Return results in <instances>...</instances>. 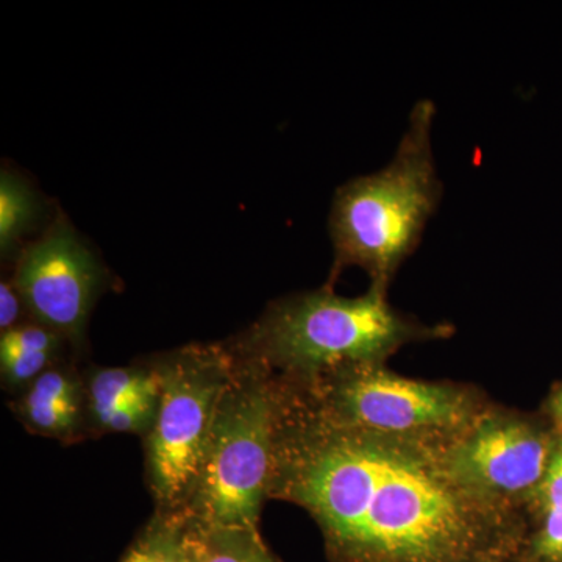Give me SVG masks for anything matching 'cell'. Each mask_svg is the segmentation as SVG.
<instances>
[{
	"mask_svg": "<svg viewBox=\"0 0 562 562\" xmlns=\"http://www.w3.org/2000/svg\"><path fill=\"white\" fill-rule=\"evenodd\" d=\"M24 306L25 303L13 281H2L0 284V328H2V333L18 327V321H20Z\"/></svg>",
	"mask_w": 562,
	"mask_h": 562,
	"instance_id": "ac0fdd59",
	"label": "cell"
},
{
	"mask_svg": "<svg viewBox=\"0 0 562 562\" xmlns=\"http://www.w3.org/2000/svg\"><path fill=\"white\" fill-rule=\"evenodd\" d=\"M160 391L161 380L157 368L98 369L87 382L88 414L92 417L121 403L160 395Z\"/></svg>",
	"mask_w": 562,
	"mask_h": 562,
	"instance_id": "8fae6325",
	"label": "cell"
},
{
	"mask_svg": "<svg viewBox=\"0 0 562 562\" xmlns=\"http://www.w3.org/2000/svg\"><path fill=\"white\" fill-rule=\"evenodd\" d=\"M250 358L235 371L214 416L198 483L183 514L213 527L258 530L271 486L277 380Z\"/></svg>",
	"mask_w": 562,
	"mask_h": 562,
	"instance_id": "277c9868",
	"label": "cell"
},
{
	"mask_svg": "<svg viewBox=\"0 0 562 562\" xmlns=\"http://www.w3.org/2000/svg\"><path fill=\"white\" fill-rule=\"evenodd\" d=\"M450 460L465 483L508 503L535 494L549 469L554 443L531 422L484 413L450 442Z\"/></svg>",
	"mask_w": 562,
	"mask_h": 562,
	"instance_id": "52a82bcc",
	"label": "cell"
},
{
	"mask_svg": "<svg viewBox=\"0 0 562 562\" xmlns=\"http://www.w3.org/2000/svg\"><path fill=\"white\" fill-rule=\"evenodd\" d=\"M120 562H190L183 514H155Z\"/></svg>",
	"mask_w": 562,
	"mask_h": 562,
	"instance_id": "7c38bea8",
	"label": "cell"
},
{
	"mask_svg": "<svg viewBox=\"0 0 562 562\" xmlns=\"http://www.w3.org/2000/svg\"><path fill=\"white\" fill-rule=\"evenodd\" d=\"M552 414L557 424L562 428V390L553 397Z\"/></svg>",
	"mask_w": 562,
	"mask_h": 562,
	"instance_id": "d6986e66",
	"label": "cell"
},
{
	"mask_svg": "<svg viewBox=\"0 0 562 562\" xmlns=\"http://www.w3.org/2000/svg\"><path fill=\"white\" fill-rule=\"evenodd\" d=\"M542 522L536 539L539 557L550 562H562V492L539 495Z\"/></svg>",
	"mask_w": 562,
	"mask_h": 562,
	"instance_id": "2e32d148",
	"label": "cell"
},
{
	"mask_svg": "<svg viewBox=\"0 0 562 562\" xmlns=\"http://www.w3.org/2000/svg\"><path fill=\"white\" fill-rule=\"evenodd\" d=\"M58 353L35 351V353H0L3 383L10 390L24 391L44 372L57 364Z\"/></svg>",
	"mask_w": 562,
	"mask_h": 562,
	"instance_id": "9a60e30c",
	"label": "cell"
},
{
	"mask_svg": "<svg viewBox=\"0 0 562 562\" xmlns=\"http://www.w3.org/2000/svg\"><path fill=\"white\" fill-rule=\"evenodd\" d=\"M435 116V103L417 102L392 160L336 192L330 220L335 271L357 266L369 273L372 286L386 291L420 246L443 191L432 154Z\"/></svg>",
	"mask_w": 562,
	"mask_h": 562,
	"instance_id": "7a4b0ae2",
	"label": "cell"
},
{
	"mask_svg": "<svg viewBox=\"0 0 562 562\" xmlns=\"http://www.w3.org/2000/svg\"><path fill=\"white\" fill-rule=\"evenodd\" d=\"M14 409L29 431L76 441L88 412L87 383L72 369L55 364L22 391Z\"/></svg>",
	"mask_w": 562,
	"mask_h": 562,
	"instance_id": "9c48e42d",
	"label": "cell"
},
{
	"mask_svg": "<svg viewBox=\"0 0 562 562\" xmlns=\"http://www.w3.org/2000/svg\"><path fill=\"white\" fill-rule=\"evenodd\" d=\"M101 280L91 251L61 224L29 249L13 283L38 324L63 338L79 339Z\"/></svg>",
	"mask_w": 562,
	"mask_h": 562,
	"instance_id": "ba28073f",
	"label": "cell"
},
{
	"mask_svg": "<svg viewBox=\"0 0 562 562\" xmlns=\"http://www.w3.org/2000/svg\"><path fill=\"white\" fill-rule=\"evenodd\" d=\"M36 203L24 181L11 173L0 177V249L11 250L22 233L31 227Z\"/></svg>",
	"mask_w": 562,
	"mask_h": 562,
	"instance_id": "4fadbf2b",
	"label": "cell"
},
{
	"mask_svg": "<svg viewBox=\"0 0 562 562\" xmlns=\"http://www.w3.org/2000/svg\"><path fill=\"white\" fill-rule=\"evenodd\" d=\"M235 366L217 347H188L155 366L161 391L147 438V476L158 512H183L190 501Z\"/></svg>",
	"mask_w": 562,
	"mask_h": 562,
	"instance_id": "5b68a950",
	"label": "cell"
},
{
	"mask_svg": "<svg viewBox=\"0 0 562 562\" xmlns=\"http://www.w3.org/2000/svg\"><path fill=\"white\" fill-rule=\"evenodd\" d=\"M299 383L338 419L382 435L454 439L486 413L462 387L405 379L383 364Z\"/></svg>",
	"mask_w": 562,
	"mask_h": 562,
	"instance_id": "8992f818",
	"label": "cell"
},
{
	"mask_svg": "<svg viewBox=\"0 0 562 562\" xmlns=\"http://www.w3.org/2000/svg\"><path fill=\"white\" fill-rule=\"evenodd\" d=\"M63 336L44 325H18L2 333L0 353H35V351H52L58 353Z\"/></svg>",
	"mask_w": 562,
	"mask_h": 562,
	"instance_id": "e0dca14e",
	"label": "cell"
},
{
	"mask_svg": "<svg viewBox=\"0 0 562 562\" xmlns=\"http://www.w3.org/2000/svg\"><path fill=\"white\" fill-rule=\"evenodd\" d=\"M187 543L190 562H279L260 531L251 528L213 527L187 519Z\"/></svg>",
	"mask_w": 562,
	"mask_h": 562,
	"instance_id": "30bf717a",
	"label": "cell"
},
{
	"mask_svg": "<svg viewBox=\"0 0 562 562\" xmlns=\"http://www.w3.org/2000/svg\"><path fill=\"white\" fill-rule=\"evenodd\" d=\"M160 395H147L136 401L121 403L91 417L92 424L105 432H147L149 435L157 417Z\"/></svg>",
	"mask_w": 562,
	"mask_h": 562,
	"instance_id": "5bb4252c",
	"label": "cell"
},
{
	"mask_svg": "<svg viewBox=\"0 0 562 562\" xmlns=\"http://www.w3.org/2000/svg\"><path fill=\"white\" fill-rule=\"evenodd\" d=\"M292 382L277 380L269 495L312 514L331 562L508 558V503L461 479L450 460L453 439L355 427Z\"/></svg>",
	"mask_w": 562,
	"mask_h": 562,
	"instance_id": "6da1fadb",
	"label": "cell"
},
{
	"mask_svg": "<svg viewBox=\"0 0 562 562\" xmlns=\"http://www.w3.org/2000/svg\"><path fill=\"white\" fill-rule=\"evenodd\" d=\"M392 308L386 291L372 286L361 297L310 292L273 306L254 333L255 360L297 382L360 366L383 364L405 344L447 335Z\"/></svg>",
	"mask_w": 562,
	"mask_h": 562,
	"instance_id": "3957f363",
	"label": "cell"
}]
</instances>
